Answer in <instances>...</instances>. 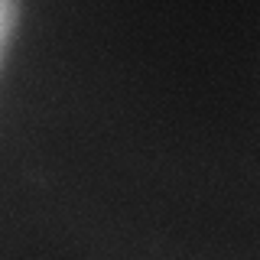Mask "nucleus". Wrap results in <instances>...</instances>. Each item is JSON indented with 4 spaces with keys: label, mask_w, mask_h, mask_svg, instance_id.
I'll return each instance as SVG.
<instances>
[{
    "label": "nucleus",
    "mask_w": 260,
    "mask_h": 260,
    "mask_svg": "<svg viewBox=\"0 0 260 260\" xmlns=\"http://www.w3.org/2000/svg\"><path fill=\"white\" fill-rule=\"evenodd\" d=\"M13 26H16V0H0V62H4V49L10 43Z\"/></svg>",
    "instance_id": "nucleus-1"
}]
</instances>
